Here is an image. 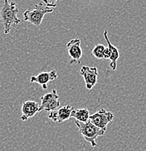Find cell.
Instances as JSON below:
<instances>
[{
  "instance_id": "obj_1",
  "label": "cell",
  "mask_w": 146,
  "mask_h": 151,
  "mask_svg": "<svg viewBox=\"0 0 146 151\" xmlns=\"http://www.w3.org/2000/svg\"><path fill=\"white\" fill-rule=\"evenodd\" d=\"M18 12L19 9L15 1L9 2L7 0H4L0 10V18L4 26V34L5 35L10 32L12 26L20 23V20L18 18Z\"/></svg>"
},
{
  "instance_id": "obj_2",
  "label": "cell",
  "mask_w": 146,
  "mask_h": 151,
  "mask_svg": "<svg viewBox=\"0 0 146 151\" xmlns=\"http://www.w3.org/2000/svg\"><path fill=\"white\" fill-rule=\"evenodd\" d=\"M55 7V2H50L47 1H42L36 4L33 10H26L23 12V18L26 21H29L36 26H39L43 20L46 14L53 12V8Z\"/></svg>"
},
{
  "instance_id": "obj_3",
  "label": "cell",
  "mask_w": 146,
  "mask_h": 151,
  "mask_svg": "<svg viewBox=\"0 0 146 151\" xmlns=\"http://www.w3.org/2000/svg\"><path fill=\"white\" fill-rule=\"evenodd\" d=\"M75 124L78 127L80 134L91 145L92 147H97V138L104 135L106 132V130L98 128L89 121H88L87 122H80L75 121Z\"/></svg>"
},
{
  "instance_id": "obj_4",
  "label": "cell",
  "mask_w": 146,
  "mask_h": 151,
  "mask_svg": "<svg viewBox=\"0 0 146 151\" xmlns=\"http://www.w3.org/2000/svg\"><path fill=\"white\" fill-rule=\"evenodd\" d=\"M114 119V115L110 111H106L104 108L98 110L96 113L89 116V121L98 128L106 130L107 126L112 122Z\"/></svg>"
},
{
  "instance_id": "obj_5",
  "label": "cell",
  "mask_w": 146,
  "mask_h": 151,
  "mask_svg": "<svg viewBox=\"0 0 146 151\" xmlns=\"http://www.w3.org/2000/svg\"><path fill=\"white\" fill-rule=\"evenodd\" d=\"M60 104L59 95L57 93V91L54 89L50 93L41 97V105H39V112L42 111L49 112L55 111L58 109Z\"/></svg>"
},
{
  "instance_id": "obj_6",
  "label": "cell",
  "mask_w": 146,
  "mask_h": 151,
  "mask_svg": "<svg viewBox=\"0 0 146 151\" xmlns=\"http://www.w3.org/2000/svg\"><path fill=\"white\" fill-rule=\"evenodd\" d=\"M79 73L82 76L87 89L90 90L96 85L98 77V71L96 67L84 65L80 69Z\"/></svg>"
},
{
  "instance_id": "obj_7",
  "label": "cell",
  "mask_w": 146,
  "mask_h": 151,
  "mask_svg": "<svg viewBox=\"0 0 146 151\" xmlns=\"http://www.w3.org/2000/svg\"><path fill=\"white\" fill-rule=\"evenodd\" d=\"M66 47L70 60V63H80L83 55V50L81 47V40L79 39H71L67 43Z\"/></svg>"
},
{
  "instance_id": "obj_8",
  "label": "cell",
  "mask_w": 146,
  "mask_h": 151,
  "mask_svg": "<svg viewBox=\"0 0 146 151\" xmlns=\"http://www.w3.org/2000/svg\"><path fill=\"white\" fill-rule=\"evenodd\" d=\"M73 109V108L71 105H65L55 111L50 112L48 114V118L53 122L56 123L64 122L70 119Z\"/></svg>"
},
{
  "instance_id": "obj_9",
  "label": "cell",
  "mask_w": 146,
  "mask_h": 151,
  "mask_svg": "<svg viewBox=\"0 0 146 151\" xmlns=\"http://www.w3.org/2000/svg\"><path fill=\"white\" fill-rule=\"evenodd\" d=\"M58 78V73L55 70L50 71H44L39 73L38 75L32 76L30 78L31 83H37L42 86L43 89H47V83L55 81Z\"/></svg>"
},
{
  "instance_id": "obj_10",
  "label": "cell",
  "mask_w": 146,
  "mask_h": 151,
  "mask_svg": "<svg viewBox=\"0 0 146 151\" xmlns=\"http://www.w3.org/2000/svg\"><path fill=\"white\" fill-rule=\"evenodd\" d=\"M39 105L37 102L32 100H27L23 102L21 107V116L20 120L26 122L30 118L35 116L39 111Z\"/></svg>"
},
{
  "instance_id": "obj_11",
  "label": "cell",
  "mask_w": 146,
  "mask_h": 151,
  "mask_svg": "<svg viewBox=\"0 0 146 151\" xmlns=\"http://www.w3.org/2000/svg\"><path fill=\"white\" fill-rule=\"evenodd\" d=\"M103 36H104L105 39H106V42H107V47L110 49L111 53V58H110V67L113 70H117V60L119 58V51L117 49V47H115L114 45H113L111 44V41L109 40L108 37V31L107 30H105L104 32H103Z\"/></svg>"
},
{
  "instance_id": "obj_12",
  "label": "cell",
  "mask_w": 146,
  "mask_h": 151,
  "mask_svg": "<svg viewBox=\"0 0 146 151\" xmlns=\"http://www.w3.org/2000/svg\"><path fill=\"white\" fill-rule=\"evenodd\" d=\"M89 111L87 108H78L73 109L70 118H74L76 121L80 122H87L89 119Z\"/></svg>"
},
{
  "instance_id": "obj_13",
  "label": "cell",
  "mask_w": 146,
  "mask_h": 151,
  "mask_svg": "<svg viewBox=\"0 0 146 151\" xmlns=\"http://www.w3.org/2000/svg\"><path fill=\"white\" fill-rule=\"evenodd\" d=\"M105 48H106V46L101 44L96 45L92 51V55L97 59H103V52H104Z\"/></svg>"
},
{
  "instance_id": "obj_14",
  "label": "cell",
  "mask_w": 146,
  "mask_h": 151,
  "mask_svg": "<svg viewBox=\"0 0 146 151\" xmlns=\"http://www.w3.org/2000/svg\"><path fill=\"white\" fill-rule=\"evenodd\" d=\"M111 50L110 49L108 48V47H106L104 50V52H103V59H109L111 58Z\"/></svg>"
}]
</instances>
